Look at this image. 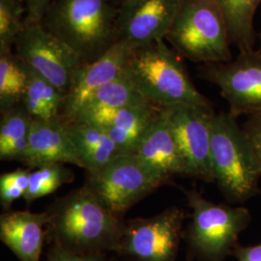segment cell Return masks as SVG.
I'll return each mask as SVG.
<instances>
[{
	"label": "cell",
	"instance_id": "cell-1",
	"mask_svg": "<svg viewBox=\"0 0 261 261\" xmlns=\"http://www.w3.org/2000/svg\"><path fill=\"white\" fill-rule=\"evenodd\" d=\"M47 230L56 244L76 252L116 250L124 224L89 187L56 199L47 211Z\"/></svg>",
	"mask_w": 261,
	"mask_h": 261
},
{
	"label": "cell",
	"instance_id": "cell-2",
	"mask_svg": "<svg viewBox=\"0 0 261 261\" xmlns=\"http://www.w3.org/2000/svg\"><path fill=\"white\" fill-rule=\"evenodd\" d=\"M117 15L112 0H51L40 23L86 64L116 43Z\"/></svg>",
	"mask_w": 261,
	"mask_h": 261
},
{
	"label": "cell",
	"instance_id": "cell-3",
	"mask_svg": "<svg viewBox=\"0 0 261 261\" xmlns=\"http://www.w3.org/2000/svg\"><path fill=\"white\" fill-rule=\"evenodd\" d=\"M126 74L146 101L154 106H210L192 83L180 56L167 46L165 40L134 47Z\"/></svg>",
	"mask_w": 261,
	"mask_h": 261
},
{
	"label": "cell",
	"instance_id": "cell-4",
	"mask_svg": "<svg viewBox=\"0 0 261 261\" xmlns=\"http://www.w3.org/2000/svg\"><path fill=\"white\" fill-rule=\"evenodd\" d=\"M211 161L214 180L227 199L244 201L257 192L260 161L230 112L215 113L212 119Z\"/></svg>",
	"mask_w": 261,
	"mask_h": 261
},
{
	"label": "cell",
	"instance_id": "cell-5",
	"mask_svg": "<svg viewBox=\"0 0 261 261\" xmlns=\"http://www.w3.org/2000/svg\"><path fill=\"white\" fill-rule=\"evenodd\" d=\"M165 40L193 62L232 60L226 23L214 0H183Z\"/></svg>",
	"mask_w": 261,
	"mask_h": 261
},
{
	"label": "cell",
	"instance_id": "cell-6",
	"mask_svg": "<svg viewBox=\"0 0 261 261\" xmlns=\"http://www.w3.org/2000/svg\"><path fill=\"white\" fill-rule=\"evenodd\" d=\"M186 196L192 209L188 232L192 247L207 260H222L250 223V211L242 206L216 204L196 191H187Z\"/></svg>",
	"mask_w": 261,
	"mask_h": 261
},
{
	"label": "cell",
	"instance_id": "cell-7",
	"mask_svg": "<svg viewBox=\"0 0 261 261\" xmlns=\"http://www.w3.org/2000/svg\"><path fill=\"white\" fill-rule=\"evenodd\" d=\"M165 182L136 155H120L91 175L87 186L107 209L118 216Z\"/></svg>",
	"mask_w": 261,
	"mask_h": 261
},
{
	"label": "cell",
	"instance_id": "cell-8",
	"mask_svg": "<svg viewBox=\"0 0 261 261\" xmlns=\"http://www.w3.org/2000/svg\"><path fill=\"white\" fill-rule=\"evenodd\" d=\"M160 108L183 161L184 175L213 181L211 123L215 112L211 106L174 103Z\"/></svg>",
	"mask_w": 261,
	"mask_h": 261
},
{
	"label": "cell",
	"instance_id": "cell-9",
	"mask_svg": "<svg viewBox=\"0 0 261 261\" xmlns=\"http://www.w3.org/2000/svg\"><path fill=\"white\" fill-rule=\"evenodd\" d=\"M15 55L67 95L83 62L41 23H24L15 42Z\"/></svg>",
	"mask_w": 261,
	"mask_h": 261
},
{
	"label": "cell",
	"instance_id": "cell-10",
	"mask_svg": "<svg viewBox=\"0 0 261 261\" xmlns=\"http://www.w3.org/2000/svg\"><path fill=\"white\" fill-rule=\"evenodd\" d=\"M200 76L217 85L229 105V112L261 113V53H240L235 60L209 63L200 68Z\"/></svg>",
	"mask_w": 261,
	"mask_h": 261
},
{
	"label": "cell",
	"instance_id": "cell-11",
	"mask_svg": "<svg viewBox=\"0 0 261 261\" xmlns=\"http://www.w3.org/2000/svg\"><path fill=\"white\" fill-rule=\"evenodd\" d=\"M185 213L171 207L147 219L132 220L124 225L116 250L139 261H174Z\"/></svg>",
	"mask_w": 261,
	"mask_h": 261
},
{
	"label": "cell",
	"instance_id": "cell-12",
	"mask_svg": "<svg viewBox=\"0 0 261 261\" xmlns=\"http://www.w3.org/2000/svg\"><path fill=\"white\" fill-rule=\"evenodd\" d=\"M183 0H126L118 7L116 42L134 47L165 40Z\"/></svg>",
	"mask_w": 261,
	"mask_h": 261
},
{
	"label": "cell",
	"instance_id": "cell-13",
	"mask_svg": "<svg viewBox=\"0 0 261 261\" xmlns=\"http://www.w3.org/2000/svg\"><path fill=\"white\" fill-rule=\"evenodd\" d=\"M133 48L128 43L116 42L97 60L83 64L75 71L60 115L66 123L75 120L99 88L125 74Z\"/></svg>",
	"mask_w": 261,
	"mask_h": 261
},
{
	"label": "cell",
	"instance_id": "cell-14",
	"mask_svg": "<svg viewBox=\"0 0 261 261\" xmlns=\"http://www.w3.org/2000/svg\"><path fill=\"white\" fill-rule=\"evenodd\" d=\"M21 162L31 168L49 164H71L84 168L75 143L69 135L67 124L61 116L51 120H32L28 149Z\"/></svg>",
	"mask_w": 261,
	"mask_h": 261
},
{
	"label": "cell",
	"instance_id": "cell-15",
	"mask_svg": "<svg viewBox=\"0 0 261 261\" xmlns=\"http://www.w3.org/2000/svg\"><path fill=\"white\" fill-rule=\"evenodd\" d=\"M47 213L10 211L0 217V238L19 261H39Z\"/></svg>",
	"mask_w": 261,
	"mask_h": 261
},
{
	"label": "cell",
	"instance_id": "cell-16",
	"mask_svg": "<svg viewBox=\"0 0 261 261\" xmlns=\"http://www.w3.org/2000/svg\"><path fill=\"white\" fill-rule=\"evenodd\" d=\"M133 155L149 166L165 181L173 175L185 174L184 164L176 142L161 108Z\"/></svg>",
	"mask_w": 261,
	"mask_h": 261
},
{
	"label": "cell",
	"instance_id": "cell-17",
	"mask_svg": "<svg viewBox=\"0 0 261 261\" xmlns=\"http://www.w3.org/2000/svg\"><path fill=\"white\" fill-rule=\"evenodd\" d=\"M160 107L146 103L115 112L103 130L116 144L121 155H133L158 114Z\"/></svg>",
	"mask_w": 261,
	"mask_h": 261
},
{
	"label": "cell",
	"instance_id": "cell-18",
	"mask_svg": "<svg viewBox=\"0 0 261 261\" xmlns=\"http://www.w3.org/2000/svg\"><path fill=\"white\" fill-rule=\"evenodd\" d=\"M66 124L84 168L90 175L96 174L113 159L121 155L114 141L102 127L83 121Z\"/></svg>",
	"mask_w": 261,
	"mask_h": 261
},
{
	"label": "cell",
	"instance_id": "cell-19",
	"mask_svg": "<svg viewBox=\"0 0 261 261\" xmlns=\"http://www.w3.org/2000/svg\"><path fill=\"white\" fill-rule=\"evenodd\" d=\"M224 16L230 43L240 53L253 50L256 34L253 27L261 0H214Z\"/></svg>",
	"mask_w": 261,
	"mask_h": 261
},
{
	"label": "cell",
	"instance_id": "cell-20",
	"mask_svg": "<svg viewBox=\"0 0 261 261\" xmlns=\"http://www.w3.org/2000/svg\"><path fill=\"white\" fill-rule=\"evenodd\" d=\"M25 67L28 84L21 103L33 119L51 120L59 117L65 102V94L27 64Z\"/></svg>",
	"mask_w": 261,
	"mask_h": 261
},
{
	"label": "cell",
	"instance_id": "cell-21",
	"mask_svg": "<svg viewBox=\"0 0 261 261\" xmlns=\"http://www.w3.org/2000/svg\"><path fill=\"white\" fill-rule=\"evenodd\" d=\"M146 103L149 102L141 95L125 71L122 76L99 88L84 105L77 116L96 111L117 112L127 107Z\"/></svg>",
	"mask_w": 261,
	"mask_h": 261
},
{
	"label": "cell",
	"instance_id": "cell-22",
	"mask_svg": "<svg viewBox=\"0 0 261 261\" xmlns=\"http://www.w3.org/2000/svg\"><path fill=\"white\" fill-rule=\"evenodd\" d=\"M33 118L23 105L2 113L0 123V158L21 161L28 147Z\"/></svg>",
	"mask_w": 261,
	"mask_h": 261
},
{
	"label": "cell",
	"instance_id": "cell-23",
	"mask_svg": "<svg viewBox=\"0 0 261 261\" xmlns=\"http://www.w3.org/2000/svg\"><path fill=\"white\" fill-rule=\"evenodd\" d=\"M27 84L25 64L13 51L0 53V110L2 113L21 105Z\"/></svg>",
	"mask_w": 261,
	"mask_h": 261
},
{
	"label": "cell",
	"instance_id": "cell-24",
	"mask_svg": "<svg viewBox=\"0 0 261 261\" xmlns=\"http://www.w3.org/2000/svg\"><path fill=\"white\" fill-rule=\"evenodd\" d=\"M74 180L73 172L62 164H49L30 172L29 186L23 198L31 202L55 193L65 183Z\"/></svg>",
	"mask_w": 261,
	"mask_h": 261
},
{
	"label": "cell",
	"instance_id": "cell-25",
	"mask_svg": "<svg viewBox=\"0 0 261 261\" xmlns=\"http://www.w3.org/2000/svg\"><path fill=\"white\" fill-rule=\"evenodd\" d=\"M25 16V0H0V53L12 51Z\"/></svg>",
	"mask_w": 261,
	"mask_h": 261
},
{
	"label": "cell",
	"instance_id": "cell-26",
	"mask_svg": "<svg viewBox=\"0 0 261 261\" xmlns=\"http://www.w3.org/2000/svg\"><path fill=\"white\" fill-rule=\"evenodd\" d=\"M30 172L18 168L0 176V201L4 208H9L17 199L23 197L29 186Z\"/></svg>",
	"mask_w": 261,
	"mask_h": 261
},
{
	"label": "cell",
	"instance_id": "cell-27",
	"mask_svg": "<svg viewBox=\"0 0 261 261\" xmlns=\"http://www.w3.org/2000/svg\"><path fill=\"white\" fill-rule=\"evenodd\" d=\"M46 261H103L101 252H76L55 244Z\"/></svg>",
	"mask_w": 261,
	"mask_h": 261
},
{
	"label": "cell",
	"instance_id": "cell-28",
	"mask_svg": "<svg viewBox=\"0 0 261 261\" xmlns=\"http://www.w3.org/2000/svg\"><path fill=\"white\" fill-rule=\"evenodd\" d=\"M51 0H25L27 16L24 23H40Z\"/></svg>",
	"mask_w": 261,
	"mask_h": 261
},
{
	"label": "cell",
	"instance_id": "cell-29",
	"mask_svg": "<svg viewBox=\"0 0 261 261\" xmlns=\"http://www.w3.org/2000/svg\"><path fill=\"white\" fill-rule=\"evenodd\" d=\"M244 130L252 140L261 163V113L250 115Z\"/></svg>",
	"mask_w": 261,
	"mask_h": 261
},
{
	"label": "cell",
	"instance_id": "cell-30",
	"mask_svg": "<svg viewBox=\"0 0 261 261\" xmlns=\"http://www.w3.org/2000/svg\"><path fill=\"white\" fill-rule=\"evenodd\" d=\"M235 255L238 261H261V243L250 247H238Z\"/></svg>",
	"mask_w": 261,
	"mask_h": 261
},
{
	"label": "cell",
	"instance_id": "cell-31",
	"mask_svg": "<svg viewBox=\"0 0 261 261\" xmlns=\"http://www.w3.org/2000/svg\"><path fill=\"white\" fill-rule=\"evenodd\" d=\"M125 1H126V0H112V3H113L115 6H117V7H119L122 3H124Z\"/></svg>",
	"mask_w": 261,
	"mask_h": 261
},
{
	"label": "cell",
	"instance_id": "cell-32",
	"mask_svg": "<svg viewBox=\"0 0 261 261\" xmlns=\"http://www.w3.org/2000/svg\"><path fill=\"white\" fill-rule=\"evenodd\" d=\"M259 40H260V45H259V49H258V51H259V53H261V32H260V36H259Z\"/></svg>",
	"mask_w": 261,
	"mask_h": 261
}]
</instances>
